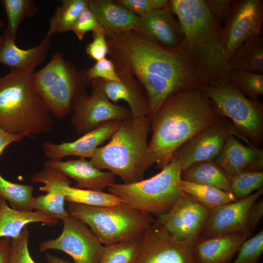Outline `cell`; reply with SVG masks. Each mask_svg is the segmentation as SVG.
Here are the masks:
<instances>
[{"mask_svg":"<svg viewBox=\"0 0 263 263\" xmlns=\"http://www.w3.org/2000/svg\"><path fill=\"white\" fill-rule=\"evenodd\" d=\"M11 239L0 238V263H8Z\"/></svg>","mask_w":263,"mask_h":263,"instance_id":"46","label":"cell"},{"mask_svg":"<svg viewBox=\"0 0 263 263\" xmlns=\"http://www.w3.org/2000/svg\"><path fill=\"white\" fill-rule=\"evenodd\" d=\"M61 234L42 242L40 252L58 250L70 255L74 263H99L104 245L81 220L69 214L63 221Z\"/></svg>","mask_w":263,"mask_h":263,"instance_id":"10","label":"cell"},{"mask_svg":"<svg viewBox=\"0 0 263 263\" xmlns=\"http://www.w3.org/2000/svg\"><path fill=\"white\" fill-rule=\"evenodd\" d=\"M34 183L44 185L39 188L47 193L35 197L33 207L38 210L63 221L69 214L65 208V196L59 187L62 183L69 181L61 172L50 168H44L31 177Z\"/></svg>","mask_w":263,"mask_h":263,"instance_id":"21","label":"cell"},{"mask_svg":"<svg viewBox=\"0 0 263 263\" xmlns=\"http://www.w3.org/2000/svg\"><path fill=\"white\" fill-rule=\"evenodd\" d=\"M183 180L229 191L230 178L215 160L195 163L181 171Z\"/></svg>","mask_w":263,"mask_h":263,"instance_id":"28","label":"cell"},{"mask_svg":"<svg viewBox=\"0 0 263 263\" xmlns=\"http://www.w3.org/2000/svg\"><path fill=\"white\" fill-rule=\"evenodd\" d=\"M71 181L64 182L59 188L65 201L94 207H111L122 204L117 196L103 191L81 189L71 187Z\"/></svg>","mask_w":263,"mask_h":263,"instance_id":"30","label":"cell"},{"mask_svg":"<svg viewBox=\"0 0 263 263\" xmlns=\"http://www.w3.org/2000/svg\"><path fill=\"white\" fill-rule=\"evenodd\" d=\"M67 211L83 221L104 245L138 241L155 220L123 203L101 207L69 203Z\"/></svg>","mask_w":263,"mask_h":263,"instance_id":"6","label":"cell"},{"mask_svg":"<svg viewBox=\"0 0 263 263\" xmlns=\"http://www.w3.org/2000/svg\"><path fill=\"white\" fill-rule=\"evenodd\" d=\"M122 121H113L102 124L72 142L54 144L44 141L42 149L49 160H61L69 156L91 158L99 146L110 139L119 128Z\"/></svg>","mask_w":263,"mask_h":263,"instance_id":"17","label":"cell"},{"mask_svg":"<svg viewBox=\"0 0 263 263\" xmlns=\"http://www.w3.org/2000/svg\"><path fill=\"white\" fill-rule=\"evenodd\" d=\"M247 236L235 233L207 238H199L192 246L197 263H229Z\"/></svg>","mask_w":263,"mask_h":263,"instance_id":"24","label":"cell"},{"mask_svg":"<svg viewBox=\"0 0 263 263\" xmlns=\"http://www.w3.org/2000/svg\"><path fill=\"white\" fill-rule=\"evenodd\" d=\"M4 25V23L1 20H0V28L3 27ZM2 36H0V45L2 42Z\"/></svg>","mask_w":263,"mask_h":263,"instance_id":"48","label":"cell"},{"mask_svg":"<svg viewBox=\"0 0 263 263\" xmlns=\"http://www.w3.org/2000/svg\"><path fill=\"white\" fill-rule=\"evenodd\" d=\"M33 191L32 185L10 182L0 173V197L8 202L12 208L19 210H34Z\"/></svg>","mask_w":263,"mask_h":263,"instance_id":"32","label":"cell"},{"mask_svg":"<svg viewBox=\"0 0 263 263\" xmlns=\"http://www.w3.org/2000/svg\"><path fill=\"white\" fill-rule=\"evenodd\" d=\"M263 252V230L246 240L240 246L237 258L232 263H258Z\"/></svg>","mask_w":263,"mask_h":263,"instance_id":"38","label":"cell"},{"mask_svg":"<svg viewBox=\"0 0 263 263\" xmlns=\"http://www.w3.org/2000/svg\"><path fill=\"white\" fill-rule=\"evenodd\" d=\"M211 210L185 193L167 213L156 220L172 237L192 247L199 238Z\"/></svg>","mask_w":263,"mask_h":263,"instance_id":"13","label":"cell"},{"mask_svg":"<svg viewBox=\"0 0 263 263\" xmlns=\"http://www.w3.org/2000/svg\"><path fill=\"white\" fill-rule=\"evenodd\" d=\"M237 0H206L211 14L222 23L231 16Z\"/></svg>","mask_w":263,"mask_h":263,"instance_id":"43","label":"cell"},{"mask_svg":"<svg viewBox=\"0 0 263 263\" xmlns=\"http://www.w3.org/2000/svg\"><path fill=\"white\" fill-rule=\"evenodd\" d=\"M72 31L79 40L84 38L88 32H105L88 5L82 10Z\"/></svg>","mask_w":263,"mask_h":263,"instance_id":"41","label":"cell"},{"mask_svg":"<svg viewBox=\"0 0 263 263\" xmlns=\"http://www.w3.org/2000/svg\"><path fill=\"white\" fill-rule=\"evenodd\" d=\"M178 186L185 193L210 209L237 200L230 191L211 186L183 179Z\"/></svg>","mask_w":263,"mask_h":263,"instance_id":"29","label":"cell"},{"mask_svg":"<svg viewBox=\"0 0 263 263\" xmlns=\"http://www.w3.org/2000/svg\"><path fill=\"white\" fill-rule=\"evenodd\" d=\"M34 70H11L0 76V127L25 137L50 132L54 126V117L33 85Z\"/></svg>","mask_w":263,"mask_h":263,"instance_id":"4","label":"cell"},{"mask_svg":"<svg viewBox=\"0 0 263 263\" xmlns=\"http://www.w3.org/2000/svg\"><path fill=\"white\" fill-rule=\"evenodd\" d=\"M229 80L245 96L259 99L263 94V74L243 71H230Z\"/></svg>","mask_w":263,"mask_h":263,"instance_id":"34","label":"cell"},{"mask_svg":"<svg viewBox=\"0 0 263 263\" xmlns=\"http://www.w3.org/2000/svg\"><path fill=\"white\" fill-rule=\"evenodd\" d=\"M29 236L26 225L18 236L11 239L8 263H36L29 251Z\"/></svg>","mask_w":263,"mask_h":263,"instance_id":"39","label":"cell"},{"mask_svg":"<svg viewBox=\"0 0 263 263\" xmlns=\"http://www.w3.org/2000/svg\"><path fill=\"white\" fill-rule=\"evenodd\" d=\"M32 81L53 117L58 119L72 112L74 100L86 92L87 86L80 71L60 52L55 53L45 66L33 72Z\"/></svg>","mask_w":263,"mask_h":263,"instance_id":"8","label":"cell"},{"mask_svg":"<svg viewBox=\"0 0 263 263\" xmlns=\"http://www.w3.org/2000/svg\"><path fill=\"white\" fill-rule=\"evenodd\" d=\"M58 220L38 210H19L10 207L0 197V238H14L23 228L31 223H41L46 225H56Z\"/></svg>","mask_w":263,"mask_h":263,"instance_id":"26","label":"cell"},{"mask_svg":"<svg viewBox=\"0 0 263 263\" xmlns=\"http://www.w3.org/2000/svg\"><path fill=\"white\" fill-rule=\"evenodd\" d=\"M115 2L132 13L141 17L147 13L169 6L167 0H116Z\"/></svg>","mask_w":263,"mask_h":263,"instance_id":"40","label":"cell"},{"mask_svg":"<svg viewBox=\"0 0 263 263\" xmlns=\"http://www.w3.org/2000/svg\"><path fill=\"white\" fill-rule=\"evenodd\" d=\"M80 73L87 85L96 79L107 81H120L113 62L107 58L96 61L94 65L80 71Z\"/></svg>","mask_w":263,"mask_h":263,"instance_id":"37","label":"cell"},{"mask_svg":"<svg viewBox=\"0 0 263 263\" xmlns=\"http://www.w3.org/2000/svg\"><path fill=\"white\" fill-rule=\"evenodd\" d=\"M139 17L135 30L147 38L169 49L177 48L184 44L182 26L169 6Z\"/></svg>","mask_w":263,"mask_h":263,"instance_id":"18","label":"cell"},{"mask_svg":"<svg viewBox=\"0 0 263 263\" xmlns=\"http://www.w3.org/2000/svg\"><path fill=\"white\" fill-rule=\"evenodd\" d=\"M263 193V188L243 199L211 210L199 238L241 233L248 236L247 218L252 206Z\"/></svg>","mask_w":263,"mask_h":263,"instance_id":"16","label":"cell"},{"mask_svg":"<svg viewBox=\"0 0 263 263\" xmlns=\"http://www.w3.org/2000/svg\"><path fill=\"white\" fill-rule=\"evenodd\" d=\"M92 89L90 95L82 94L72 105L71 122L77 133L83 135L103 123L122 121L132 116L129 108L113 103L100 91Z\"/></svg>","mask_w":263,"mask_h":263,"instance_id":"12","label":"cell"},{"mask_svg":"<svg viewBox=\"0 0 263 263\" xmlns=\"http://www.w3.org/2000/svg\"><path fill=\"white\" fill-rule=\"evenodd\" d=\"M169 6L181 24L186 48L204 73L208 85L214 87L229 80L221 23L210 12L206 0H171Z\"/></svg>","mask_w":263,"mask_h":263,"instance_id":"3","label":"cell"},{"mask_svg":"<svg viewBox=\"0 0 263 263\" xmlns=\"http://www.w3.org/2000/svg\"><path fill=\"white\" fill-rule=\"evenodd\" d=\"M44 168L56 170L75 180L77 184L74 187L78 188L103 191L115 183L114 174L102 171L84 158L66 161L48 159Z\"/></svg>","mask_w":263,"mask_h":263,"instance_id":"20","label":"cell"},{"mask_svg":"<svg viewBox=\"0 0 263 263\" xmlns=\"http://www.w3.org/2000/svg\"><path fill=\"white\" fill-rule=\"evenodd\" d=\"M88 6L105 33L120 34L136 29L139 17L111 0H88Z\"/></svg>","mask_w":263,"mask_h":263,"instance_id":"25","label":"cell"},{"mask_svg":"<svg viewBox=\"0 0 263 263\" xmlns=\"http://www.w3.org/2000/svg\"><path fill=\"white\" fill-rule=\"evenodd\" d=\"M152 177L132 184L114 183L107 188L122 203L157 217L167 213L185 192L179 187L180 161L173 154L170 162Z\"/></svg>","mask_w":263,"mask_h":263,"instance_id":"7","label":"cell"},{"mask_svg":"<svg viewBox=\"0 0 263 263\" xmlns=\"http://www.w3.org/2000/svg\"><path fill=\"white\" fill-rule=\"evenodd\" d=\"M215 160L230 178L243 172L263 170V151L253 145H244L230 135Z\"/></svg>","mask_w":263,"mask_h":263,"instance_id":"22","label":"cell"},{"mask_svg":"<svg viewBox=\"0 0 263 263\" xmlns=\"http://www.w3.org/2000/svg\"><path fill=\"white\" fill-rule=\"evenodd\" d=\"M92 36V41L86 48L87 55L96 61L106 58L109 53V48L105 32H94Z\"/></svg>","mask_w":263,"mask_h":263,"instance_id":"42","label":"cell"},{"mask_svg":"<svg viewBox=\"0 0 263 263\" xmlns=\"http://www.w3.org/2000/svg\"><path fill=\"white\" fill-rule=\"evenodd\" d=\"M230 135L239 138L230 120L221 116L214 123L194 135L174 154L180 161L182 171L196 163L215 160Z\"/></svg>","mask_w":263,"mask_h":263,"instance_id":"14","label":"cell"},{"mask_svg":"<svg viewBox=\"0 0 263 263\" xmlns=\"http://www.w3.org/2000/svg\"><path fill=\"white\" fill-rule=\"evenodd\" d=\"M120 81L96 79L91 83L92 88L102 92L113 103L125 100L129 104L132 116L137 117L149 115L147 95L143 94L139 83L129 73L116 70Z\"/></svg>","mask_w":263,"mask_h":263,"instance_id":"19","label":"cell"},{"mask_svg":"<svg viewBox=\"0 0 263 263\" xmlns=\"http://www.w3.org/2000/svg\"><path fill=\"white\" fill-rule=\"evenodd\" d=\"M263 215V200L257 201L251 207L247 218V228L249 236L256 229Z\"/></svg>","mask_w":263,"mask_h":263,"instance_id":"44","label":"cell"},{"mask_svg":"<svg viewBox=\"0 0 263 263\" xmlns=\"http://www.w3.org/2000/svg\"><path fill=\"white\" fill-rule=\"evenodd\" d=\"M105 35L110 59L116 70L136 76L144 87L151 120L170 95L208 84L204 73L188 54L185 42L179 48L169 49L135 30Z\"/></svg>","mask_w":263,"mask_h":263,"instance_id":"1","label":"cell"},{"mask_svg":"<svg viewBox=\"0 0 263 263\" xmlns=\"http://www.w3.org/2000/svg\"><path fill=\"white\" fill-rule=\"evenodd\" d=\"M263 0H237L233 12L222 28V43L229 60L247 39L261 35Z\"/></svg>","mask_w":263,"mask_h":263,"instance_id":"15","label":"cell"},{"mask_svg":"<svg viewBox=\"0 0 263 263\" xmlns=\"http://www.w3.org/2000/svg\"><path fill=\"white\" fill-rule=\"evenodd\" d=\"M25 137L19 134L8 132L0 127V156L4 149L14 142H19Z\"/></svg>","mask_w":263,"mask_h":263,"instance_id":"45","label":"cell"},{"mask_svg":"<svg viewBox=\"0 0 263 263\" xmlns=\"http://www.w3.org/2000/svg\"><path fill=\"white\" fill-rule=\"evenodd\" d=\"M151 122L147 115L131 116L122 121L108 143L96 150L90 162L118 176L124 184L143 180L145 172L155 163L147 141Z\"/></svg>","mask_w":263,"mask_h":263,"instance_id":"5","label":"cell"},{"mask_svg":"<svg viewBox=\"0 0 263 263\" xmlns=\"http://www.w3.org/2000/svg\"><path fill=\"white\" fill-rule=\"evenodd\" d=\"M134 263H197L192 247L172 237L156 220L139 240Z\"/></svg>","mask_w":263,"mask_h":263,"instance_id":"11","label":"cell"},{"mask_svg":"<svg viewBox=\"0 0 263 263\" xmlns=\"http://www.w3.org/2000/svg\"><path fill=\"white\" fill-rule=\"evenodd\" d=\"M0 45V64L5 65L10 70L24 71L35 70L46 57L51 42V37L46 34L41 42L36 46L23 49L18 47L6 28L2 36Z\"/></svg>","mask_w":263,"mask_h":263,"instance_id":"23","label":"cell"},{"mask_svg":"<svg viewBox=\"0 0 263 263\" xmlns=\"http://www.w3.org/2000/svg\"><path fill=\"white\" fill-rule=\"evenodd\" d=\"M221 116L210 99L199 88L168 97L151 119L149 150L157 167L162 169L178 148Z\"/></svg>","mask_w":263,"mask_h":263,"instance_id":"2","label":"cell"},{"mask_svg":"<svg viewBox=\"0 0 263 263\" xmlns=\"http://www.w3.org/2000/svg\"><path fill=\"white\" fill-rule=\"evenodd\" d=\"M88 0H63L51 18L46 34L52 35L72 31Z\"/></svg>","mask_w":263,"mask_h":263,"instance_id":"31","label":"cell"},{"mask_svg":"<svg viewBox=\"0 0 263 263\" xmlns=\"http://www.w3.org/2000/svg\"><path fill=\"white\" fill-rule=\"evenodd\" d=\"M229 178V191L238 200L263 188V171L243 172Z\"/></svg>","mask_w":263,"mask_h":263,"instance_id":"35","label":"cell"},{"mask_svg":"<svg viewBox=\"0 0 263 263\" xmlns=\"http://www.w3.org/2000/svg\"><path fill=\"white\" fill-rule=\"evenodd\" d=\"M199 89L212 102L218 113L230 120L242 139L259 148L263 141V104L241 94L230 80Z\"/></svg>","mask_w":263,"mask_h":263,"instance_id":"9","label":"cell"},{"mask_svg":"<svg viewBox=\"0 0 263 263\" xmlns=\"http://www.w3.org/2000/svg\"><path fill=\"white\" fill-rule=\"evenodd\" d=\"M230 71L263 74V38L261 35L246 40L228 60Z\"/></svg>","mask_w":263,"mask_h":263,"instance_id":"27","label":"cell"},{"mask_svg":"<svg viewBox=\"0 0 263 263\" xmlns=\"http://www.w3.org/2000/svg\"><path fill=\"white\" fill-rule=\"evenodd\" d=\"M45 257L48 263H72L49 253L45 254Z\"/></svg>","mask_w":263,"mask_h":263,"instance_id":"47","label":"cell"},{"mask_svg":"<svg viewBox=\"0 0 263 263\" xmlns=\"http://www.w3.org/2000/svg\"><path fill=\"white\" fill-rule=\"evenodd\" d=\"M0 1L7 17L6 28L12 38L15 39L21 21L35 16L38 9L32 0H1Z\"/></svg>","mask_w":263,"mask_h":263,"instance_id":"33","label":"cell"},{"mask_svg":"<svg viewBox=\"0 0 263 263\" xmlns=\"http://www.w3.org/2000/svg\"><path fill=\"white\" fill-rule=\"evenodd\" d=\"M139 240L104 245L99 263H134Z\"/></svg>","mask_w":263,"mask_h":263,"instance_id":"36","label":"cell"}]
</instances>
